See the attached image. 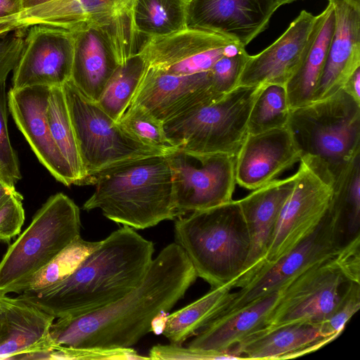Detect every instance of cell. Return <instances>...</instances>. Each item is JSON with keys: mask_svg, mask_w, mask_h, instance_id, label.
I'll return each instance as SVG.
<instances>
[{"mask_svg": "<svg viewBox=\"0 0 360 360\" xmlns=\"http://www.w3.org/2000/svg\"><path fill=\"white\" fill-rule=\"evenodd\" d=\"M332 340L320 324L295 323L273 328H262L233 347L238 359H287L314 352Z\"/></svg>", "mask_w": 360, "mask_h": 360, "instance_id": "obj_24", "label": "cell"}, {"mask_svg": "<svg viewBox=\"0 0 360 360\" xmlns=\"http://www.w3.org/2000/svg\"><path fill=\"white\" fill-rule=\"evenodd\" d=\"M150 359L190 360V359H237L229 353L196 349L182 345H156L149 351Z\"/></svg>", "mask_w": 360, "mask_h": 360, "instance_id": "obj_42", "label": "cell"}, {"mask_svg": "<svg viewBox=\"0 0 360 360\" xmlns=\"http://www.w3.org/2000/svg\"><path fill=\"white\" fill-rule=\"evenodd\" d=\"M248 56L243 49L238 55L233 57L223 56L215 63L210 71L212 87L217 93L224 95L237 86Z\"/></svg>", "mask_w": 360, "mask_h": 360, "instance_id": "obj_38", "label": "cell"}, {"mask_svg": "<svg viewBox=\"0 0 360 360\" xmlns=\"http://www.w3.org/2000/svg\"><path fill=\"white\" fill-rule=\"evenodd\" d=\"M169 154L124 161L91 178L95 191L83 210L100 209L108 219L144 229L177 218Z\"/></svg>", "mask_w": 360, "mask_h": 360, "instance_id": "obj_3", "label": "cell"}, {"mask_svg": "<svg viewBox=\"0 0 360 360\" xmlns=\"http://www.w3.org/2000/svg\"><path fill=\"white\" fill-rule=\"evenodd\" d=\"M333 259L348 282L360 283V232L347 239Z\"/></svg>", "mask_w": 360, "mask_h": 360, "instance_id": "obj_43", "label": "cell"}, {"mask_svg": "<svg viewBox=\"0 0 360 360\" xmlns=\"http://www.w3.org/2000/svg\"><path fill=\"white\" fill-rule=\"evenodd\" d=\"M8 110L5 82L0 84V163L15 184L21 179L22 175L17 153L13 149L9 139Z\"/></svg>", "mask_w": 360, "mask_h": 360, "instance_id": "obj_39", "label": "cell"}, {"mask_svg": "<svg viewBox=\"0 0 360 360\" xmlns=\"http://www.w3.org/2000/svg\"><path fill=\"white\" fill-rule=\"evenodd\" d=\"M21 1H22V10H24V9L31 8L48 3L53 0H21Z\"/></svg>", "mask_w": 360, "mask_h": 360, "instance_id": "obj_47", "label": "cell"}, {"mask_svg": "<svg viewBox=\"0 0 360 360\" xmlns=\"http://www.w3.org/2000/svg\"><path fill=\"white\" fill-rule=\"evenodd\" d=\"M62 88L89 184L94 174L108 167L138 158L171 153L137 141L96 102L84 96L70 79Z\"/></svg>", "mask_w": 360, "mask_h": 360, "instance_id": "obj_9", "label": "cell"}, {"mask_svg": "<svg viewBox=\"0 0 360 360\" xmlns=\"http://www.w3.org/2000/svg\"><path fill=\"white\" fill-rule=\"evenodd\" d=\"M189 1L136 0L134 22L139 37H162L187 27Z\"/></svg>", "mask_w": 360, "mask_h": 360, "instance_id": "obj_30", "label": "cell"}, {"mask_svg": "<svg viewBox=\"0 0 360 360\" xmlns=\"http://www.w3.org/2000/svg\"><path fill=\"white\" fill-rule=\"evenodd\" d=\"M276 1L278 4V5L281 6L286 4L292 3L297 0H276Z\"/></svg>", "mask_w": 360, "mask_h": 360, "instance_id": "obj_49", "label": "cell"}, {"mask_svg": "<svg viewBox=\"0 0 360 360\" xmlns=\"http://www.w3.org/2000/svg\"><path fill=\"white\" fill-rule=\"evenodd\" d=\"M27 28L25 47L13 70L11 89L62 86L71 77L74 57L72 33L44 25Z\"/></svg>", "mask_w": 360, "mask_h": 360, "instance_id": "obj_14", "label": "cell"}, {"mask_svg": "<svg viewBox=\"0 0 360 360\" xmlns=\"http://www.w3.org/2000/svg\"><path fill=\"white\" fill-rule=\"evenodd\" d=\"M198 276L176 243L153 259L142 283L115 302L78 316L58 318L49 336L53 346L126 348L151 331L153 319L181 300Z\"/></svg>", "mask_w": 360, "mask_h": 360, "instance_id": "obj_1", "label": "cell"}, {"mask_svg": "<svg viewBox=\"0 0 360 360\" xmlns=\"http://www.w3.org/2000/svg\"><path fill=\"white\" fill-rule=\"evenodd\" d=\"M342 1L348 4L350 6H352L356 10L360 11V0H342Z\"/></svg>", "mask_w": 360, "mask_h": 360, "instance_id": "obj_48", "label": "cell"}, {"mask_svg": "<svg viewBox=\"0 0 360 360\" xmlns=\"http://www.w3.org/2000/svg\"><path fill=\"white\" fill-rule=\"evenodd\" d=\"M360 307V283L348 282L333 313L320 326L323 334L333 341L344 330L347 321Z\"/></svg>", "mask_w": 360, "mask_h": 360, "instance_id": "obj_37", "label": "cell"}, {"mask_svg": "<svg viewBox=\"0 0 360 360\" xmlns=\"http://www.w3.org/2000/svg\"><path fill=\"white\" fill-rule=\"evenodd\" d=\"M335 23L326 62L314 101L327 98L360 68V11L342 0H332Z\"/></svg>", "mask_w": 360, "mask_h": 360, "instance_id": "obj_23", "label": "cell"}, {"mask_svg": "<svg viewBox=\"0 0 360 360\" xmlns=\"http://www.w3.org/2000/svg\"><path fill=\"white\" fill-rule=\"evenodd\" d=\"M264 86H236L165 122L168 139L185 151L236 158L248 135L252 107Z\"/></svg>", "mask_w": 360, "mask_h": 360, "instance_id": "obj_6", "label": "cell"}, {"mask_svg": "<svg viewBox=\"0 0 360 360\" xmlns=\"http://www.w3.org/2000/svg\"><path fill=\"white\" fill-rule=\"evenodd\" d=\"M222 96L212 87L210 71L175 75L146 66L129 105H141L165 123Z\"/></svg>", "mask_w": 360, "mask_h": 360, "instance_id": "obj_17", "label": "cell"}, {"mask_svg": "<svg viewBox=\"0 0 360 360\" xmlns=\"http://www.w3.org/2000/svg\"><path fill=\"white\" fill-rule=\"evenodd\" d=\"M46 117L53 139L72 172L77 185L89 184L62 86L50 88Z\"/></svg>", "mask_w": 360, "mask_h": 360, "instance_id": "obj_29", "label": "cell"}, {"mask_svg": "<svg viewBox=\"0 0 360 360\" xmlns=\"http://www.w3.org/2000/svg\"><path fill=\"white\" fill-rule=\"evenodd\" d=\"M56 318L19 295L0 292V359H32L53 347Z\"/></svg>", "mask_w": 360, "mask_h": 360, "instance_id": "obj_22", "label": "cell"}, {"mask_svg": "<svg viewBox=\"0 0 360 360\" xmlns=\"http://www.w3.org/2000/svg\"><path fill=\"white\" fill-rule=\"evenodd\" d=\"M300 162L295 184L281 211L264 265L276 262L311 234L330 207L333 176L323 165L309 157L302 156Z\"/></svg>", "mask_w": 360, "mask_h": 360, "instance_id": "obj_11", "label": "cell"}, {"mask_svg": "<svg viewBox=\"0 0 360 360\" xmlns=\"http://www.w3.org/2000/svg\"><path fill=\"white\" fill-rule=\"evenodd\" d=\"M118 123L128 134L144 144L169 153L178 149L168 139L164 123L141 105H129Z\"/></svg>", "mask_w": 360, "mask_h": 360, "instance_id": "obj_35", "label": "cell"}, {"mask_svg": "<svg viewBox=\"0 0 360 360\" xmlns=\"http://www.w3.org/2000/svg\"><path fill=\"white\" fill-rule=\"evenodd\" d=\"M33 359L143 360L150 359L148 356L139 354L131 347L103 348L97 347L53 346L50 351L35 355Z\"/></svg>", "mask_w": 360, "mask_h": 360, "instance_id": "obj_36", "label": "cell"}, {"mask_svg": "<svg viewBox=\"0 0 360 360\" xmlns=\"http://www.w3.org/2000/svg\"><path fill=\"white\" fill-rule=\"evenodd\" d=\"M153 243L123 226L101 240L68 278L19 294L56 319L78 316L105 307L143 281L153 260Z\"/></svg>", "mask_w": 360, "mask_h": 360, "instance_id": "obj_2", "label": "cell"}, {"mask_svg": "<svg viewBox=\"0 0 360 360\" xmlns=\"http://www.w3.org/2000/svg\"><path fill=\"white\" fill-rule=\"evenodd\" d=\"M168 156L177 217L232 200L236 184V158L181 149Z\"/></svg>", "mask_w": 360, "mask_h": 360, "instance_id": "obj_12", "label": "cell"}, {"mask_svg": "<svg viewBox=\"0 0 360 360\" xmlns=\"http://www.w3.org/2000/svg\"><path fill=\"white\" fill-rule=\"evenodd\" d=\"M78 206L68 195L50 196L0 261V292L19 288L80 236Z\"/></svg>", "mask_w": 360, "mask_h": 360, "instance_id": "obj_7", "label": "cell"}, {"mask_svg": "<svg viewBox=\"0 0 360 360\" xmlns=\"http://www.w3.org/2000/svg\"><path fill=\"white\" fill-rule=\"evenodd\" d=\"M101 243L88 241L80 236L71 242L46 266L31 276L17 293L34 291L49 287L70 276Z\"/></svg>", "mask_w": 360, "mask_h": 360, "instance_id": "obj_32", "label": "cell"}, {"mask_svg": "<svg viewBox=\"0 0 360 360\" xmlns=\"http://www.w3.org/2000/svg\"><path fill=\"white\" fill-rule=\"evenodd\" d=\"M174 236L198 277L211 288L231 281L235 284L250 250L248 231L238 200L177 217Z\"/></svg>", "mask_w": 360, "mask_h": 360, "instance_id": "obj_4", "label": "cell"}, {"mask_svg": "<svg viewBox=\"0 0 360 360\" xmlns=\"http://www.w3.org/2000/svg\"><path fill=\"white\" fill-rule=\"evenodd\" d=\"M221 34L187 27L174 33L146 39L137 53L147 67L175 75H190L211 70L233 42Z\"/></svg>", "mask_w": 360, "mask_h": 360, "instance_id": "obj_16", "label": "cell"}, {"mask_svg": "<svg viewBox=\"0 0 360 360\" xmlns=\"http://www.w3.org/2000/svg\"><path fill=\"white\" fill-rule=\"evenodd\" d=\"M15 191V182L0 163V206Z\"/></svg>", "mask_w": 360, "mask_h": 360, "instance_id": "obj_44", "label": "cell"}, {"mask_svg": "<svg viewBox=\"0 0 360 360\" xmlns=\"http://www.w3.org/2000/svg\"><path fill=\"white\" fill-rule=\"evenodd\" d=\"M22 10L21 0H0V19L18 13Z\"/></svg>", "mask_w": 360, "mask_h": 360, "instance_id": "obj_46", "label": "cell"}, {"mask_svg": "<svg viewBox=\"0 0 360 360\" xmlns=\"http://www.w3.org/2000/svg\"><path fill=\"white\" fill-rule=\"evenodd\" d=\"M288 127L301 157L321 162L334 180L360 154V104L342 89L290 110Z\"/></svg>", "mask_w": 360, "mask_h": 360, "instance_id": "obj_5", "label": "cell"}, {"mask_svg": "<svg viewBox=\"0 0 360 360\" xmlns=\"http://www.w3.org/2000/svg\"><path fill=\"white\" fill-rule=\"evenodd\" d=\"M283 289L218 316L196 334L187 347L230 354L233 347L265 326L266 320L280 300Z\"/></svg>", "mask_w": 360, "mask_h": 360, "instance_id": "obj_25", "label": "cell"}, {"mask_svg": "<svg viewBox=\"0 0 360 360\" xmlns=\"http://www.w3.org/2000/svg\"><path fill=\"white\" fill-rule=\"evenodd\" d=\"M301 154L288 127L248 134L236 157V181L255 190L276 179L300 161Z\"/></svg>", "mask_w": 360, "mask_h": 360, "instance_id": "obj_21", "label": "cell"}, {"mask_svg": "<svg viewBox=\"0 0 360 360\" xmlns=\"http://www.w3.org/2000/svg\"><path fill=\"white\" fill-rule=\"evenodd\" d=\"M290 109L285 87L264 86L255 101L248 120V134H255L286 127Z\"/></svg>", "mask_w": 360, "mask_h": 360, "instance_id": "obj_33", "label": "cell"}, {"mask_svg": "<svg viewBox=\"0 0 360 360\" xmlns=\"http://www.w3.org/2000/svg\"><path fill=\"white\" fill-rule=\"evenodd\" d=\"M49 90L50 87L45 86L11 88L7 93L8 108L41 164L63 185H77L51 135L46 117Z\"/></svg>", "mask_w": 360, "mask_h": 360, "instance_id": "obj_18", "label": "cell"}, {"mask_svg": "<svg viewBox=\"0 0 360 360\" xmlns=\"http://www.w3.org/2000/svg\"><path fill=\"white\" fill-rule=\"evenodd\" d=\"M347 283L333 257L311 266L283 288L264 328L321 323L338 306Z\"/></svg>", "mask_w": 360, "mask_h": 360, "instance_id": "obj_13", "label": "cell"}, {"mask_svg": "<svg viewBox=\"0 0 360 360\" xmlns=\"http://www.w3.org/2000/svg\"><path fill=\"white\" fill-rule=\"evenodd\" d=\"M320 14L302 10L286 30L260 53L249 55L237 86H285L302 65L315 37Z\"/></svg>", "mask_w": 360, "mask_h": 360, "instance_id": "obj_15", "label": "cell"}, {"mask_svg": "<svg viewBox=\"0 0 360 360\" xmlns=\"http://www.w3.org/2000/svg\"><path fill=\"white\" fill-rule=\"evenodd\" d=\"M23 196L16 191L0 206V242L19 235L25 221Z\"/></svg>", "mask_w": 360, "mask_h": 360, "instance_id": "obj_40", "label": "cell"}, {"mask_svg": "<svg viewBox=\"0 0 360 360\" xmlns=\"http://www.w3.org/2000/svg\"><path fill=\"white\" fill-rule=\"evenodd\" d=\"M295 180V174L285 179H276L238 200L248 231L250 250L234 288L244 286L264 265L281 211Z\"/></svg>", "mask_w": 360, "mask_h": 360, "instance_id": "obj_20", "label": "cell"}, {"mask_svg": "<svg viewBox=\"0 0 360 360\" xmlns=\"http://www.w3.org/2000/svg\"><path fill=\"white\" fill-rule=\"evenodd\" d=\"M136 0H53L0 19V37L15 30L44 25L70 32L101 30L121 64L138 51L134 22Z\"/></svg>", "mask_w": 360, "mask_h": 360, "instance_id": "obj_8", "label": "cell"}, {"mask_svg": "<svg viewBox=\"0 0 360 360\" xmlns=\"http://www.w3.org/2000/svg\"><path fill=\"white\" fill-rule=\"evenodd\" d=\"M345 235L344 212L333 195L330 207L317 228L285 255L259 270L234 292L219 316L283 288L311 266L333 257L344 243Z\"/></svg>", "mask_w": 360, "mask_h": 360, "instance_id": "obj_10", "label": "cell"}, {"mask_svg": "<svg viewBox=\"0 0 360 360\" xmlns=\"http://www.w3.org/2000/svg\"><path fill=\"white\" fill-rule=\"evenodd\" d=\"M279 6L276 0H190L187 25L245 47L267 28Z\"/></svg>", "mask_w": 360, "mask_h": 360, "instance_id": "obj_19", "label": "cell"}, {"mask_svg": "<svg viewBox=\"0 0 360 360\" xmlns=\"http://www.w3.org/2000/svg\"><path fill=\"white\" fill-rule=\"evenodd\" d=\"M234 281L211 288L205 295L167 316L162 334L170 343L182 345L217 319L231 300Z\"/></svg>", "mask_w": 360, "mask_h": 360, "instance_id": "obj_28", "label": "cell"}, {"mask_svg": "<svg viewBox=\"0 0 360 360\" xmlns=\"http://www.w3.org/2000/svg\"><path fill=\"white\" fill-rule=\"evenodd\" d=\"M342 89L360 104V68L347 79Z\"/></svg>", "mask_w": 360, "mask_h": 360, "instance_id": "obj_45", "label": "cell"}, {"mask_svg": "<svg viewBox=\"0 0 360 360\" xmlns=\"http://www.w3.org/2000/svg\"><path fill=\"white\" fill-rule=\"evenodd\" d=\"M335 23L333 3L328 0V6L320 13L316 34L302 65L285 86L290 110L313 101L324 70Z\"/></svg>", "mask_w": 360, "mask_h": 360, "instance_id": "obj_27", "label": "cell"}, {"mask_svg": "<svg viewBox=\"0 0 360 360\" xmlns=\"http://www.w3.org/2000/svg\"><path fill=\"white\" fill-rule=\"evenodd\" d=\"M27 28L11 31L0 37V84L14 70L25 47Z\"/></svg>", "mask_w": 360, "mask_h": 360, "instance_id": "obj_41", "label": "cell"}, {"mask_svg": "<svg viewBox=\"0 0 360 360\" xmlns=\"http://www.w3.org/2000/svg\"><path fill=\"white\" fill-rule=\"evenodd\" d=\"M333 192L344 212L349 239L360 232V154L335 179Z\"/></svg>", "mask_w": 360, "mask_h": 360, "instance_id": "obj_34", "label": "cell"}, {"mask_svg": "<svg viewBox=\"0 0 360 360\" xmlns=\"http://www.w3.org/2000/svg\"><path fill=\"white\" fill-rule=\"evenodd\" d=\"M71 32L74 57L70 80L84 96L97 102L120 63L101 30L91 27Z\"/></svg>", "mask_w": 360, "mask_h": 360, "instance_id": "obj_26", "label": "cell"}, {"mask_svg": "<svg viewBox=\"0 0 360 360\" xmlns=\"http://www.w3.org/2000/svg\"><path fill=\"white\" fill-rule=\"evenodd\" d=\"M146 68L138 53L131 56L118 66L96 102L116 122L129 107Z\"/></svg>", "mask_w": 360, "mask_h": 360, "instance_id": "obj_31", "label": "cell"}]
</instances>
